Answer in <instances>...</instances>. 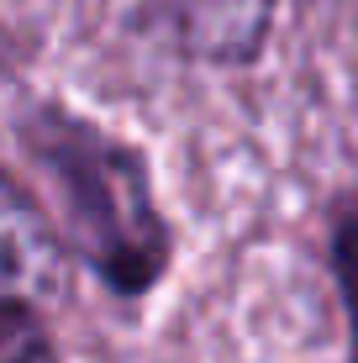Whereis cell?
Returning <instances> with one entry per match:
<instances>
[{
  "instance_id": "1",
  "label": "cell",
  "mask_w": 358,
  "mask_h": 363,
  "mask_svg": "<svg viewBox=\"0 0 358 363\" xmlns=\"http://www.w3.org/2000/svg\"><path fill=\"white\" fill-rule=\"evenodd\" d=\"M43 158L64 184L69 216L90 242L101 274L121 290H142L164 264V227L153 216L142 169L79 121H53V143H43Z\"/></svg>"
},
{
  "instance_id": "4",
  "label": "cell",
  "mask_w": 358,
  "mask_h": 363,
  "mask_svg": "<svg viewBox=\"0 0 358 363\" xmlns=\"http://www.w3.org/2000/svg\"><path fill=\"white\" fill-rule=\"evenodd\" d=\"M337 274H342V295H348L353 332H358V216L337 227ZM353 363H358V337H353Z\"/></svg>"
},
{
  "instance_id": "3",
  "label": "cell",
  "mask_w": 358,
  "mask_h": 363,
  "mask_svg": "<svg viewBox=\"0 0 358 363\" xmlns=\"http://www.w3.org/2000/svg\"><path fill=\"white\" fill-rule=\"evenodd\" d=\"M274 0H164V21L184 53L242 64L264 48Z\"/></svg>"
},
{
  "instance_id": "2",
  "label": "cell",
  "mask_w": 358,
  "mask_h": 363,
  "mask_svg": "<svg viewBox=\"0 0 358 363\" xmlns=\"http://www.w3.org/2000/svg\"><path fill=\"white\" fill-rule=\"evenodd\" d=\"M64 284V247L47 216L0 174V363H53L47 311Z\"/></svg>"
}]
</instances>
